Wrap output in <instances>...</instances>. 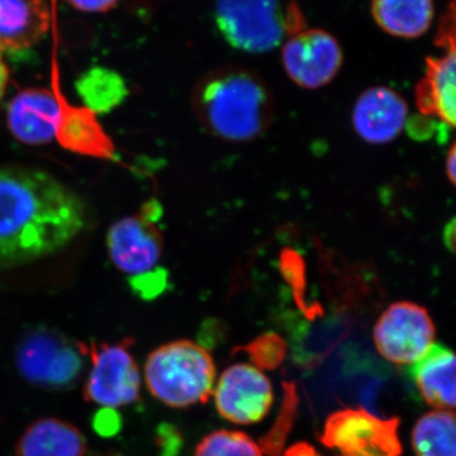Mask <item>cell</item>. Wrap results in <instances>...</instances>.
<instances>
[{
  "instance_id": "6da1fadb",
  "label": "cell",
  "mask_w": 456,
  "mask_h": 456,
  "mask_svg": "<svg viewBox=\"0 0 456 456\" xmlns=\"http://www.w3.org/2000/svg\"><path fill=\"white\" fill-rule=\"evenodd\" d=\"M86 222L83 200L50 174L0 169V268L57 253L77 239Z\"/></svg>"
},
{
  "instance_id": "7a4b0ae2",
  "label": "cell",
  "mask_w": 456,
  "mask_h": 456,
  "mask_svg": "<svg viewBox=\"0 0 456 456\" xmlns=\"http://www.w3.org/2000/svg\"><path fill=\"white\" fill-rule=\"evenodd\" d=\"M193 107L209 134L235 143L259 139L275 114L268 84L239 66H224L207 74L194 89Z\"/></svg>"
},
{
  "instance_id": "3957f363",
  "label": "cell",
  "mask_w": 456,
  "mask_h": 456,
  "mask_svg": "<svg viewBox=\"0 0 456 456\" xmlns=\"http://www.w3.org/2000/svg\"><path fill=\"white\" fill-rule=\"evenodd\" d=\"M161 217L163 207L151 200L136 215L114 222L108 231L107 248L113 265L143 299L156 298L167 284V272L161 266L164 237L158 224Z\"/></svg>"
},
{
  "instance_id": "277c9868",
  "label": "cell",
  "mask_w": 456,
  "mask_h": 456,
  "mask_svg": "<svg viewBox=\"0 0 456 456\" xmlns=\"http://www.w3.org/2000/svg\"><path fill=\"white\" fill-rule=\"evenodd\" d=\"M143 377L149 392L165 406L185 408L206 403L211 397L216 365L202 345L176 340L150 354Z\"/></svg>"
},
{
  "instance_id": "5b68a950",
  "label": "cell",
  "mask_w": 456,
  "mask_h": 456,
  "mask_svg": "<svg viewBox=\"0 0 456 456\" xmlns=\"http://www.w3.org/2000/svg\"><path fill=\"white\" fill-rule=\"evenodd\" d=\"M218 31L233 49L264 53L305 28L297 3L283 0H216Z\"/></svg>"
},
{
  "instance_id": "8992f818",
  "label": "cell",
  "mask_w": 456,
  "mask_h": 456,
  "mask_svg": "<svg viewBox=\"0 0 456 456\" xmlns=\"http://www.w3.org/2000/svg\"><path fill=\"white\" fill-rule=\"evenodd\" d=\"M86 358L84 342L49 327L27 331L14 354L18 373L27 383L55 392L68 391L79 383Z\"/></svg>"
},
{
  "instance_id": "52a82bcc",
  "label": "cell",
  "mask_w": 456,
  "mask_h": 456,
  "mask_svg": "<svg viewBox=\"0 0 456 456\" xmlns=\"http://www.w3.org/2000/svg\"><path fill=\"white\" fill-rule=\"evenodd\" d=\"M134 340L86 344L92 368L84 382V398L110 408L131 406L141 395V371L131 347Z\"/></svg>"
},
{
  "instance_id": "ba28073f",
  "label": "cell",
  "mask_w": 456,
  "mask_h": 456,
  "mask_svg": "<svg viewBox=\"0 0 456 456\" xmlns=\"http://www.w3.org/2000/svg\"><path fill=\"white\" fill-rule=\"evenodd\" d=\"M398 419H380L364 408H344L327 417L321 443L340 456H401Z\"/></svg>"
},
{
  "instance_id": "9c48e42d",
  "label": "cell",
  "mask_w": 456,
  "mask_h": 456,
  "mask_svg": "<svg viewBox=\"0 0 456 456\" xmlns=\"http://www.w3.org/2000/svg\"><path fill=\"white\" fill-rule=\"evenodd\" d=\"M373 336L383 358L395 365H412L431 349L436 330L425 307L402 301L392 303L380 314Z\"/></svg>"
},
{
  "instance_id": "30bf717a",
  "label": "cell",
  "mask_w": 456,
  "mask_h": 456,
  "mask_svg": "<svg viewBox=\"0 0 456 456\" xmlns=\"http://www.w3.org/2000/svg\"><path fill=\"white\" fill-rule=\"evenodd\" d=\"M281 62L296 86L316 90L331 83L340 73L344 53L332 33L305 27L284 41Z\"/></svg>"
},
{
  "instance_id": "8fae6325",
  "label": "cell",
  "mask_w": 456,
  "mask_h": 456,
  "mask_svg": "<svg viewBox=\"0 0 456 456\" xmlns=\"http://www.w3.org/2000/svg\"><path fill=\"white\" fill-rule=\"evenodd\" d=\"M274 401L272 383L254 365L235 364L222 373L215 389L218 413L236 425H251L268 415Z\"/></svg>"
},
{
  "instance_id": "7c38bea8",
  "label": "cell",
  "mask_w": 456,
  "mask_h": 456,
  "mask_svg": "<svg viewBox=\"0 0 456 456\" xmlns=\"http://www.w3.org/2000/svg\"><path fill=\"white\" fill-rule=\"evenodd\" d=\"M407 102L388 86H371L356 99L351 122L356 134L371 145H386L406 128Z\"/></svg>"
},
{
  "instance_id": "4fadbf2b",
  "label": "cell",
  "mask_w": 456,
  "mask_h": 456,
  "mask_svg": "<svg viewBox=\"0 0 456 456\" xmlns=\"http://www.w3.org/2000/svg\"><path fill=\"white\" fill-rule=\"evenodd\" d=\"M53 89L59 101V119H57L55 140L65 150L88 158L113 160L114 143L108 136L97 114L86 106L69 103L61 86L56 65L53 66Z\"/></svg>"
},
{
  "instance_id": "5bb4252c",
  "label": "cell",
  "mask_w": 456,
  "mask_h": 456,
  "mask_svg": "<svg viewBox=\"0 0 456 456\" xmlns=\"http://www.w3.org/2000/svg\"><path fill=\"white\" fill-rule=\"evenodd\" d=\"M57 119L59 101L53 89L22 90L7 110L9 130L26 145H45L55 140Z\"/></svg>"
},
{
  "instance_id": "9a60e30c",
  "label": "cell",
  "mask_w": 456,
  "mask_h": 456,
  "mask_svg": "<svg viewBox=\"0 0 456 456\" xmlns=\"http://www.w3.org/2000/svg\"><path fill=\"white\" fill-rule=\"evenodd\" d=\"M455 50L426 59L425 74L415 89L416 106L422 116L437 119L446 127L455 125Z\"/></svg>"
},
{
  "instance_id": "2e32d148",
  "label": "cell",
  "mask_w": 456,
  "mask_h": 456,
  "mask_svg": "<svg viewBox=\"0 0 456 456\" xmlns=\"http://www.w3.org/2000/svg\"><path fill=\"white\" fill-rule=\"evenodd\" d=\"M46 0H0V50H25L46 35Z\"/></svg>"
},
{
  "instance_id": "e0dca14e",
  "label": "cell",
  "mask_w": 456,
  "mask_h": 456,
  "mask_svg": "<svg viewBox=\"0 0 456 456\" xmlns=\"http://www.w3.org/2000/svg\"><path fill=\"white\" fill-rule=\"evenodd\" d=\"M86 452L83 432L57 417L36 419L16 444V456H86Z\"/></svg>"
},
{
  "instance_id": "ac0fdd59",
  "label": "cell",
  "mask_w": 456,
  "mask_h": 456,
  "mask_svg": "<svg viewBox=\"0 0 456 456\" xmlns=\"http://www.w3.org/2000/svg\"><path fill=\"white\" fill-rule=\"evenodd\" d=\"M455 355L449 347L434 344L410 375L426 403L440 411L455 407Z\"/></svg>"
},
{
  "instance_id": "d6986e66",
  "label": "cell",
  "mask_w": 456,
  "mask_h": 456,
  "mask_svg": "<svg viewBox=\"0 0 456 456\" xmlns=\"http://www.w3.org/2000/svg\"><path fill=\"white\" fill-rule=\"evenodd\" d=\"M374 22L393 37L415 40L431 28L434 0H370Z\"/></svg>"
},
{
  "instance_id": "ffe728a7",
  "label": "cell",
  "mask_w": 456,
  "mask_h": 456,
  "mask_svg": "<svg viewBox=\"0 0 456 456\" xmlns=\"http://www.w3.org/2000/svg\"><path fill=\"white\" fill-rule=\"evenodd\" d=\"M455 417L449 411H432L416 422L412 446L416 456H456Z\"/></svg>"
},
{
  "instance_id": "44dd1931",
  "label": "cell",
  "mask_w": 456,
  "mask_h": 456,
  "mask_svg": "<svg viewBox=\"0 0 456 456\" xmlns=\"http://www.w3.org/2000/svg\"><path fill=\"white\" fill-rule=\"evenodd\" d=\"M84 106L95 114L112 110L127 95V88L119 74L104 68H94L83 75L77 84Z\"/></svg>"
},
{
  "instance_id": "7402d4cb",
  "label": "cell",
  "mask_w": 456,
  "mask_h": 456,
  "mask_svg": "<svg viewBox=\"0 0 456 456\" xmlns=\"http://www.w3.org/2000/svg\"><path fill=\"white\" fill-rule=\"evenodd\" d=\"M283 402L274 426L260 440V449L265 456H281L285 441L293 428L294 417L298 408L299 399L294 383H283Z\"/></svg>"
},
{
  "instance_id": "603a6c76",
  "label": "cell",
  "mask_w": 456,
  "mask_h": 456,
  "mask_svg": "<svg viewBox=\"0 0 456 456\" xmlns=\"http://www.w3.org/2000/svg\"><path fill=\"white\" fill-rule=\"evenodd\" d=\"M194 456H264L260 446L241 431L218 430L203 437Z\"/></svg>"
},
{
  "instance_id": "cb8c5ba5",
  "label": "cell",
  "mask_w": 456,
  "mask_h": 456,
  "mask_svg": "<svg viewBox=\"0 0 456 456\" xmlns=\"http://www.w3.org/2000/svg\"><path fill=\"white\" fill-rule=\"evenodd\" d=\"M259 370H274L284 362L287 355V344L284 338L274 332L257 336L242 347Z\"/></svg>"
},
{
  "instance_id": "d4e9b609",
  "label": "cell",
  "mask_w": 456,
  "mask_h": 456,
  "mask_svg": "<svg viewBox=\"0 0 456 456\" xmlns=\"http://www.w3.org/2000/svg\"><path fill=\"white\" fill-rule=\"evenodd\" d=\"M435 44L443 50H455V4L450 3L448 11L440 18Z\"/></svg>"
},
{
  "instance_id": "484cf974",
  "label": "cell",
  "mask_w": 456,
  "mask_h": 456,
  "mask_svg": "<svg viewBox=\"0 0 456 456\" xmlns=\"http://www.w3.org/2000/svg\"><path fill=\"white\" fill-rule=\"evenodd\" d=\"M77 11L88 13H104L116 7L118 0H68Z\"/></svg>"
},
{
  "instance_id": "4316f807",
  "label": "cell",
  "mask_w": 456,
  "mask_h": 456,
  "mask_svg": "<svg viewBox=\"0 0 456 456\" xmlns=\"http://www.w3.org/2000/svg\"><path fill=\"white\" fill-rule=\"evenodd\" d=\"M281 456H322L317 452L314 446L308 443H297L287 450H284Z\"/></svg>"
},
{
  "instance_id": "83f0119b",
  "label": "cell",
  "mask_w": 456,
  "mask_h": 456,
  "mask_svg": "<svg viewBox=\"0 0 456 456\" xmlns=\"http://www.w3.org/2000/svg\"><path fill=\"white\" fill-rule=\"evenodd\" d=\"M445 170L446 175H448L449 182L452 183V185H454L456 175V150L454 143H452V145L450 146L448 155H446Z\"/></svg>"
},
{
  "instance_id": "f1b7e54d",
  "label": "cell",
  "mask_w": 456,
  "mask_h": 456,
  "mask_svg": "<svg viewBox=\"0 0 456 456\" xmlns=\"http://www.w3.org/2000/svg\"><path fill=\"white\" fill-rule=\"evenodd\" d=\"M9 79V71L7 65L3 61L2 55H0V103L2 99L4 97L5 89H7V84Z\"/></svg>"
}]
</instances>
